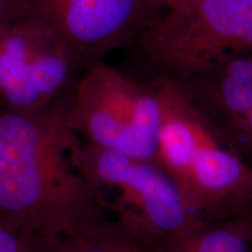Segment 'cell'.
<instances>
[{"mask_svg":"<svg viewBox=\"0 0 252 252\" xmlns=\"http://www.w3.org/2000/svg\"><path fill=\"white\" fill-rule=\"evenodd\" d=\"M161 122L154 161L203 220L236 217L252 186V166L187 91L158 84Z\"/></svg>","mask_w":252,"mask_h":252,"instance_id":"1","label":"cell"},{"mask_svg":"<svg viewBox=\"0 0 252 252\" xmlns=\"http://www.w3.org/2000/svg\"><path fill=\"white\" fill-rule=\"evenodd\" d=\"M150 64L188 76L234 52L252 50V0H188L167 8L139 34Z\"/></svg>","mask_w":252,"mask_h":252,"instance_id":"2","label":"cell"},{"mask_svg":"<svg viewBox=\"0 0 252 252\" xmlns=\"http://www.w3.org/2000/svg\"><path fill=\"white\" fill-rule=\"evenodd\" d=\"M75 118L94 146L140 160H154L161 122L157 87H144L100 63L76 82Z\"/></svg>","mask_w":252,"mask_h":252,"instance_id":"3","label":"cell"},{"mask_svg":"<svg viewBox=\"0 0 252 252\" xmlns=\"http://www.w3.org/2000/svg\"><path fill=\"white\" fill-rule=\"evenodd\" d=\"M86 68L58 32L31 13L0 26V98L14 112H36Z\"/></svg>","mask_w":252,"mask_h":252,"instance_id":"4","label":"cell"},{"mask_svg":"<svg viewBox=\"0 0 252 252\" xmlns=\"http://www.w3.org/2000/svg\"><path fill=\"white\" fill-rule=\"evenodd\" d=\"M89 159L97 180L121 189L126 222L122 228L157 251L203 222L154 160L134 159L98 146L91 150Z\"/></svg>","mask_w":252,"mask_h":252,"instance_id":"5","label":"cell"},{"mask_svg":"<svg viewBox=\"0 0 252 252\" xmlns=\"http://www.w3.org/2000/svg\"><path fill=\"white\" fill-rule=\"evenodd\" d=\"M67 130L58 115H0V207L23 212L39 201L43 171L59 159Z\"/></svg>","mask_w":252,"mask_h":252,"instance_id":"6","label":"cell"},{"mask_svg":"<svg viewBox=\"0 0 252 252\" xmlns=\"http://www.w3.org/2000/svg\"><path fill=\"white\" fill-rule=\"evenodd\" d=\"M144 0H30V13L49 25L90 65L130 35Z\"/></svg>","mask_w":252,"mask_h":252,"instance_id":"7","label":"cell"},{"mask_svg":"<svg viewBox=\"0 0 252 252\" xmlns=\"http://www.w3.org/2000/svg\"><path fill=\"white\" fill-rule=\"evenodd\" d=\"M158 252H252V243L236 217L203 220L171 239Z\"/></svg>","mask_w":252,"mask_h":252,"instance_id":"8","label":"cell"},{"mask_svg":"<svg viewBox=\"0 0 252 252\" xmlns=\"http://www.w3.org/2000/svg\"><path fill=\"white\" fill-rule=\"evenodd\" d=\"M93 247L83 252H158L156 248L124 228H104Z\"/></svg>","mask_w":252,"mask_h":252,"instance_id":"9","label":"cell"},{"mask_svg":"<svg viewBox=\"0 0 252 252\" xmlns=\"http://www.w3.org/2000/svg\"><path fill=\"white\" fill-rule=\"evenodd\" d=\"M30 14V0H0V26Z\"/></svg>","mask_w":252,"mask_h":252,"instance_id":"10","label":"cell"},{"mask_svg":"<svg viewBox=\"0 0 252 252\" xmlns=\"http://www.w3.org/2000/svg\"><path fill=\"white\" fill-rule=\"evenodd\" d=\"M236 219L243 225L245 232H247L252 243V186L247 200H245L243 206H242L238 214L236 215Z\"/></svg>","mask_w":252,"mask_h":252,"instance_id":"11","label":"cell"},{"mask_svg":"<svg viewBox=\"0 0 252 252\" xmlns=\"http://www.w3.org/2000/svg\"><path fill=\"white\" fill-rule=\"evenodd\" d=\"M18 244L13 236L0 228V252H17Z\"/></svg>","mask_w":252,"mask_h":252,"instance_id":"12","label":"cell"}]
</instances>
